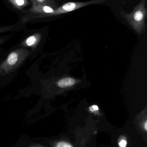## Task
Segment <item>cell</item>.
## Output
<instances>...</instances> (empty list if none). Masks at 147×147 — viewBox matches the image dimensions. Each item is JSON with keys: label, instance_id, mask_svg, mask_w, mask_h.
Masks as SVG:
<instances>
[{"label": "cell", "instance_id": "6da1fadb", "mask_svg": "<svg viewBox=\"0 0 147 147\" xmlns=\"http://www.w3.org/2000/svg\"><path fill=\"white\" fill-rule=\"evenodd\" d=\"M147 0H141L134 7L130 13L123 10L120 11V14L126 22L139 33H141L146 28V19L147 8L146 4Z\"/></svg>", "mask_w": 147, "mask_h": 147}, {"label": "cell", "instance_id": "7a4b0ae2", "mask_svg": "<svg viewBox=\"0 0 147 147\" xmlns=\"http://www.w3.org/2000/svg\"><path fill=\"white\" fill-rule=\"evenodd\" d=\"M107 0H91L86 2H70L66 3L64 4L59 7L58 8L54 9V12L52 13L47 15L40 16L33 15L27 16L25 18V20L26 22L33 20L35 19H42V18H48L53 17L56 16L60 15L69 12H72L74 10H77L80 8L83 7L88 5L91 4H101L103 3Z\"/></svg>", "mask_w": 147, "mask_h": 147}, {"label": "cell", "instance_id": "3957f363", "mask_svg": "<svg viewBox=\"0 0 147 147\" xmlns=\"http://www.w3.org/2000/svg\"><path fill=\"white\" fill-rule=\"evenodd\" d=\"M30 53L27 49L22 47L12 51L0 65V72L7 74L11 72L17 68Z\"/></svg>", "mask_w": 147, "mask_h": 147}, {"label": "cell", "instance_id": "277c9868", "mask_svg": "<svg viewBox=\"0 0 147 147\" xmlns=\"http://www.w3.org/2000/svg\"><path fill=\"white\" fill-rule=\"evenodd\" d=\"M42 40V33L37 32L28 36L20 44L22 47H29L35 50Z\"/></svg>", "mask_w": 147, "mask_h": 147}, {"label": "cell", "instance_id": "5b68a950", "mask_svg": "<svg viewBox=\"0 0 147 147\" xmlns=\"http://www.w3.org/2000/svg\"><path fill=\"white\" fill-rule=\"evenodd\" d=\"M76 80L71 78H64L58 81L57 84L59 87L62 88L71 87L75 85Z\"/></svg>", "mask_w": 147, "mask_h": 147}, {"label": "cell", "instance_id": "8992f818", "mask_svg": "<svg viewBox=\"0 0 147 147\" xmlns=\"http://www.w3.org/2000/svg\"><path fill=\"white\" fill-rule=\"evenodd\" d=\"M15 8L18 10L24 9L28 4V0H7Z\"/></svg>", "mask_w": 147, "mask_h": 147}, {"label": "cell", "instance_id": "52a82bcc", "mask_svg": "<svg viewBox=\"0 0 147 147\" xmlns=\"http://www.w3.org/2000/svg\"><path fill=\"white\" fill-rule=\"evenodd\" d=\"M22 28V26L20 24H15L12 26H0V34L19 31Z\"/></svg>", "mask_w": 147, "mask_h": 147}, {"label": "cell", "instance_id": "ba28073f", "mask_svg": "<svg viewBox=\"0 0 147 147\" xmlns=\"http://www.w3.org/2000/svg\"><path fill=\"white\" fill-rule=\"evenodd\" d=\"M37 3L51 7L56 9L59 7L58 3L55 0H35Z\"/></svg>", "mask_w": 147, "mask_h": 147}, {"label": "cell", "instance_id": "9c48e42d", "mask_svg": "<svg viewBox=\"0 0 147 147\" xmlns=\"http://www.w3.org/2000/svg\"><path fill=\"white\" fill-rule=\"evenodd\" d=\"M55 147H73V146L67 142H60L56 144Z\"/></svg>", "mask_w": 147, "mask_h": 147}, {"label": "cell", "instance_id": "30bf717a", "mask_svg": "<svg viewBox=\"0 0 147 147\" xmlns=\"http://www.w3.org/2000/svg\"><path fill=\"white\" fill-rule=\"evenodd\" d=\"M127 144V143L126 140H122L119 142V146L120 147H126Z\"/></svg>", "mask_w": 147, "mask_h": 147}, {"label": "cell", "instance_id": "8fae6325", "mask_svg": "<svg viewBox=\"0 0 147 147\" xmlns=\"http://www.w3.org/2000/svg\"><path fill=\"white\" fill-rule=\"evenodd\" d=\"M91 109H94L95 111H97L98 110V107L97 105H93V106L91 107Z\"/></svg>", "mask_w": 147, "mask_h": 147}, {"label": "cell", "instance_id": "7c38bea8", "mask_svg": "<svg viewBox=\"0 0 147 147\" xmlns=\"http://www.w3.org/2000/svg\"><path fill=\"white\" fill-rule=\"evenodd\" d=\"M28 147H45L43 146H41L40 145H33V146H30Z\"/></svg>", "mask_w": 147, "mask_h": 147}, {"label": "cell", "instance_id": "4fadbf2b", "mask_svg": "<svg viewBox=\"0 0 147 147\" xmlns=\"http://www.w3.org/2000/svg\"><path fill=\"white\" fill-rule=\"evenodd\" d=\"M5 39H7L4 38H0V45H1V44H2V43L4 42V40H5Z\"/></svg>", "mask_w": 147, "mask_h": 147}, {"label": "cell", "instance_id": "5bb4252c", "mask_svg": "<svg viewBox=\"0 0 147 147\" xmlns=\"http://www.w3.org/2000/svg\"><path fill=\"white\" fill-rule=\"evenodd\" d=\"M145 130H146V131H147V121H146V123H145Z\"/></svg>", "mask_w": 147, "mask_h": 147}, {"label": "cell", "instance_id": "9a60e30c", "mask_svg": "<svg viewBox=\"0 0 147 147\" xmlns=\"http://www.w3.org/2000/svg\"><path fill=\"white\" fill-rule=\"evenodd\" d=\"M56 1H58V0H56Z\"/></svg>", "mask_w": 147, "mask_h": 147}]
</instances>
